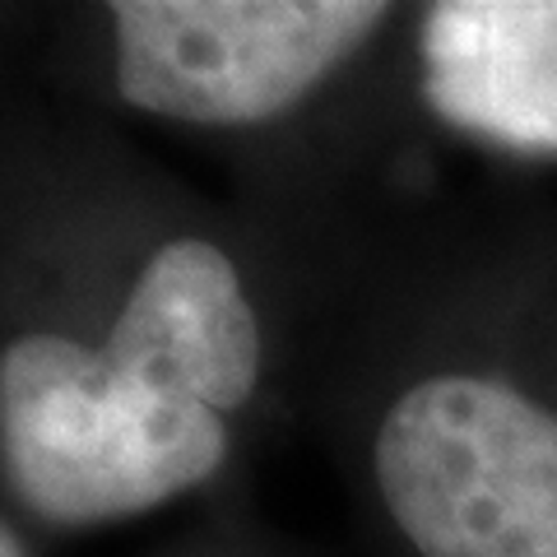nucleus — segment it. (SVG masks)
I'll return each mask as SVG.
<instances>
[{"instance_id": "1", "label": "nucleus", "mask_w": 557, "mask_h": 557, "mask_svg": "<svg viewBox=\"0 0 557 557\" xmlns=\"http://www.w3.org/2000/svg\"><path fill=\"white\" fill-rule=\"evenodd\" d=\"M233 456L223 413L112 386L89 339L20 330L0 348V465L20 511L89 530L196 493Z\"/></svg>"}, {"instance_id": "2", "label": "nucleus", "mask_w": 557, "mask_h": 557, "mask_svg": "<svg viewBox=\"0 0 557 557\" xmlns=\"http://www.w3.org/2000/svg\"><path fill=\"white\" fill-rule=\"evenodd\" d=\"M372 487L413 557H557V405L474 362L376 413Z\"/></svg>"}, {"instance_id": "3", "label": "nucleus", "mask_w": 557, "mask_h": 557, "mask_svg": "<svg viewBox=\"0 0 557 557\" xmlns=\"http://www.w3.org/2000/svg\"><path fill=\"white\" fill-rule=\"evenodd\" d=\"M391 20L381 0H116L112 84L145 116L251 131L298 112Z\"/></svg>"}, {"instance_id": "4", "label": "nucleus", "mask_w": 557, "mask_h": 557, "mask_svg": "<svg viewBox=\"0 0 557 557\" xmlns=\"http://www.w3.org/2000/svg\"><path fill=\"white\" fill-rule=\"evenodd\" d=\"M89 348L112 386L223 413L228 423L265 381V325L247 270L205 233H172L139 260Z\"/></svg>"}, {"instance_id": "5", "label": "nucleus", "mask_w": 557, "mask_h": 557, "mask_svg": "<svg viewBox=\"0 0 557 557\" xmlns=\"http://www.w3.org/2000/svg\"><path fill=\"white\" fill-rule=\"evenodd\" d=\"M0 548H5V557H20V534H14L10 525H5V544H0Z\"/></svg>"}]
</instances>
